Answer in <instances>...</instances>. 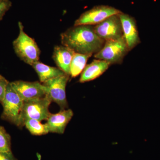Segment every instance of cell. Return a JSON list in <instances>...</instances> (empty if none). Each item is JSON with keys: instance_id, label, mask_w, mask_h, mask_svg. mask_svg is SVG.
I'll return each mask as SVG.
<instances>
[{"instance_id": "2e32d148", "label": "cell", "mask_w": 160, "mask_h": 160, "mask_svg": "<svg viewBox=\"0 0 160 160\" xmlns=\"http://www.w3.org/2000/svg\"><path fill=\"white\" fill-rule=\"evenodd\" d=\"M24 126L33 135H44L49 132L46 124H42L38 120L28 119L24 122Z\"/></svg>"}, {"instance_id": "5b68a950", "label": "cell", "mask_w": 160, "mask_h": 160, "mask_svg": "<svg viewBox=\"0 0 160 160\" xmlns=\"http://www.w3.org/2000/svg\"><path fill=\"white\" fill-rule=\"evenodd\" d=\"M129 51L123 36L118 39L106 41L103 48L94 57L97 59L106 61L110 65L121 64Z\"/></svg>"}, {"instance_id": "52a82bcc", "label": "cell", "mask_w": 160, "mask_h": 160, "mask_svg": "<svg viewBox=\"0 0 160 160\" xmlns=\"http://www.w3.org/2000/svg\"><path fill=\"white\" fill-rule=\"evenodd\" d=\"M118 14L109 17L93 26L95 32L105 42L118 39L124 36L122 22Z\"/></svg>"}, {"instance_id": "e0dca14e", "label": "cell", "mask_w": 160, "mask_h": 160, "mask_svg": "<svg viewBox=\"0 0 160 160\" xmlns=\"http://www.w3.org/2000/svg\"><path fill=\"white\" fill-rule=\"evenodd\" d=\"M0 152H11V136L3 126H0Z\"/></svg>"}, {"instance_id": "ac0fdd59", "label": "cell", "mask_w": 160, "mask_h": 160, "mask_svg": "<svg viewBox=\"0 0 160 160\" xmlns=\"http://www.w3.org/2000/svg\"><path fill=\"white\" fill-rule=\"evenodd\" d=\"M12 5L9 0H0V22L2 20L4 15L10 9Z\"/></svg>"}, {"instance_id": "9a60e30c", "label": "cell", "mask_w": 160, "mask_h": 160, "mask_svg": "<svg viewBox=\"0 0 160 160\" xmlns=\"http://www.w3.org/2000/svg\"><path fill=\"white\" fill-rule=\"evenodd\" d=\"M92 55L81 54L75 52L70 66V76L75 78L82 73L86 66V63Z\"/></svg>"}, {"instance_id": "5bb4252c", "label": "cell", "mask_w": 160, "mask_h": 160, "mask_svg": "<svg viewBox=\"0 0 160 160\" xmlns=\"http://www.w3.org/2000/svg\"><path fill=\"white\" fill-rule=\"evenodd\" d=\"M32 66L37 73L40 82L42 83L66 74L58 68L48 66L39 61Z\"/></svg>"}, {"instance_id": "7a4b0ae2", "label": "cell", "mask_w": 160, "mask_h": 160, "mask_svg": "<svg viewBox=\"0 0 160 160\" xmlns=\"http://www.w3.org/2000/svg\"><path fill=\"white\" fill-rule=\"evenodd\" d=\"M18 25L19 33L12 43L13 49L20 59L32 66L39 60L41 51L35 40L24 31L22 23L19 22Z\"/></svg>"}, {"instance_id": "7c38bea8", "label": "cell", "mask_w": 160, "mask_h": 160, "mask_svg": "<svg viewBox=\"0 0 160 160\" xmlns=\"http://www.w3.org/2000/svg\"><path fill=\"white\" fill-rule=\"evenodd\" d=\"M110 66L108 62L104 60L97 59L93 60L86 65L81 73L80 82L85 83L96 79L104 73Z\"/></svg>"}, {"instance_id": "4fadbf2b", "label": "cell", "mask_w": 160, "mask_h": 160, "mask_svg": "<svg viewBox=\"0 0 160 160\" xmlns=\"http://www.w3.org/2000/svg\"><path fill=\"white\" fill-rule=\"evenodd\" d=\"M75 52L64 46H57L53 50L52 58L59 69L70 76V66Z\"/></svg>"}, {"instance_id": "ba28073f", "label": "cell", "mask_w": 160, "mask_h": 160, "mask_svg": "<svg viewBox=\"0 0 160 160\" xmlns=\"http://www.w3.org/2000/svg\"><path fill=\"white\" fill-rule=\"evenodd\" d=\"M121 12L122 11L112 6L104 5L94 6L81 14L75 22L74 26L96 25L109 17Z\"/></svg>"}, {"instance_id": "6da1fadb", "label": "cell", "mask_w": 160, "mask_h": 160, "mask_svg": "<svg viewBox=\"0 0 160 160\" xmlns=\"http://www.w3.org/2000/svg\"><path fill=\"white\" fill-rule=\"evenodd\" d=\"M61 38L63 46L81 54H96L102 49L106 42L90 25L73 26L62 33Z\"/></svg>"}, {"instance_id": "277c9868", "label": "cell", "mask_w": 160, "mask_h": 160, "mask_svg": "<svg viewBox=\"0 0 160 160\" xmlns=\"http://www.w3.org/2000/svg\"><path fill=\"white\" fill-rule=\"evenodd\" d=\"M52 102L47 95L28 101H24L21 117V128L24 126V122L32 119L42 122L47 120L50 112L49 107Z\"/></svg>"}, {"instance_id": "8992f818", "label": "cell", "mask_w": 160, "mask_h": 160, "mask_svg": "<svg viewBox=\"0 0 160 160\" xmlns=\"http://www.w3.org/2000/svg\"><path fill=\"white\" fill-rule=\"evenodd\" d=\"M70 76L64 74L42 83L46 88V95L52 102H54L61 109H67L68 102L66 95V86Z\"/></svg>"}, {"instance_id": "3957f363", "label": "cell", "mask_w": 160, "mask_h": 160, "mask_svg": "<svg viewBox=\"0 0 160 160\" xmlns=\"http://www.w3.org/2000/svg\"><path fill=\"white\" fill-rule=\"evenodd\" d=\"M1 104L3 112L1 118L21 128V117L24 101L11 86H7L5 97Z\"/></svg>"}, {"instance_id": "30bf717a", "label": "cell", "mask_w": 160, "mask_h": 160, "mask_svg": "<svg viewBox=\"0 0 160 160\" xmlns=\"http://www.w3.org/2000/svg\"><path fill=\"white\" fill-rule=\"evenodd\" d=\"M118 15L122 22L124 38L130 51L141 42L136 21L134 18L122 12Z\"/></svg>"}, {"instance_id": "9c48e42d", "label": "cell", "mask_w": 160, "mask_h": 160, "mask_svg": "<svg viewBox=\"0 0 160 160\" xmlns=\"http://www.w3.org/2000/svg\"><path fill=\"white\" fill-rule=\"evenodd\" d=\"M10 83L24 101L43 97L46 95V87L40 82L18 80Z\"/></svg>"}, {"instance_id": "d6986e66", "label": "cell", "mask_w": 160, "mask_h": 160, "mask_svg": "<svg viewBox=\"0 0 160 160\" xmlns=\"http://www.w3.org/2000/svg\"><path fill=\"white\" fill-rule=\"evenodd\" d=\"M9 82L2 75L0 74V103L5 97L7 86Z\"/></svg>"}, {"instance_id": "ffe728a7", "label": "cell", "mask_w": 160, "mask_h": 160, "mask_svg": "<svg viewBox=\"0 0 160 160\" xmlns=\"http://www.w3.org/2000/svg\"><path fill=\"white\" fill-rule=\"evenodd\" d=\"M0 160H18L11 152H0Z\"/></svg>"}, {"instance_id": "8fae6325", "label": "cell", "mask_w": 160, "mask_h": 160, "mask_svg": "<svg viewBox=\"0 0 160 160\" xmlns=\"http://www.w3.org/2000/svg\"><path fill=\"white\" fill-rule=\"evenodd\" d=\"M73 116L71 109H62L54 114L50 113L46 124L49 132L63 134L68 123Z\"/></svg>"}]
</instances>
